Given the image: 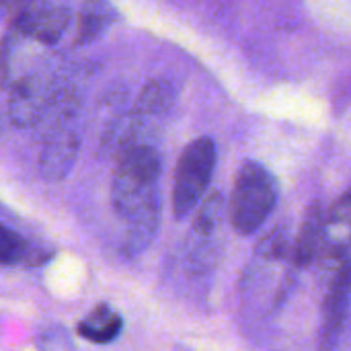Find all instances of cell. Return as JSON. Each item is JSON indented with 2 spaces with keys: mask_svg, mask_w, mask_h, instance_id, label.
<instances>
[{
  "mask_svg": "<svg viewBox=\"0 0 351 351\" xmlns=\"http://www.w3.org/2000/svg\"><path fill=\"white\" fill-rule=\"evenodd\" d=\"M276 204L278 185L271 173L257 160L243 162L234 179V189L228 208L232 228L243 237L257 232L271 216Z\"/></svg>",
  "mask_w": 351,
  "mask_h": 351,
  "instance_id": "obj_1",
  "label": "cell"
},
{
  "mask_svg": "<svg viewBox=\"0 0 351 351\" xmlns=\"http://www.w3.org/2000/svg\"><path fill=\"white\" fill-rule=\"evenodd\" d=\"M216 169V144L212 138L202 136L185 146L173 183V212L177 220L191 214L210 187Z\"/></svg>",
  "mask_w": 351,
  "mask_h": 351,
  "instance_id": "obj_2",
  "label": "cell"
},
{
  "mask_svg": "<svg viewBox=\"0 0 351 351\" xmlns=\"http://www.w3.org/2000/svg\"><path fill=\"white\" fill-rule=\"evenodd\" d=\"M70 23V10L62 4H33L27 6L19 19L16 27L43 43H56Z\"/></svg>",
  "mask_w": 351,
  "mask_h": 351,
  "instance_id": "obj_3",
  "label": "cell"
},
{
  "mask_svg": "<svg viewBox=\"0 0 351 351\" xmlns=\"http://www.w3.org/2000/svg\"><path fill=\"white\" fill-rule=\"evenodd\" d=\"M80 138L68 130H56L49 134L47 144L39 158V173L45 181H62L74 167Z\"/></svg>",
  "mask_w": 351,
  "mask_h": 351,
  "instance_id": "obj_4",
  "label": "cell"
},
{
  "mask_svg": "<svg viewBox=\"0 0 351 351\" xmlns=\"http://www.w3.org/2000/svg\"><path fill=\"white\" fill-rule=\"evenodd\" d=\"M323 224H325V214H323V206L319 202H315L304 220H302V228L300 234L296 239L294 245V265L296 269H308L319 253L321 247V237H323Z\"/></svg>",
  "mask_w": 351,
  "mask_h": 351,
  "instance_id": "obj_5",
  "label": "cell"
},
{
  "mask_svg": "<svg viewBox=\"0 0 351 351\" xmlns=\"http://www.w3.org/2000/svg\"><path fill=\"white\" fill-rule=\"evenodd\" d=\"M348 298H350V265L343 267L333 280L331 290L325 302V337L337 339L348 317Z\"/></svg>",
  "mask_w": 351,
  "mask_h": 351,
  "instance_id": "obj_6",
  "label": "cell"
},
{
  "mask_svg": "<svg viewBox=\"0 0 351 351\" xmlns=\"http://www.w3.org/2000/svg\"><path fill=\"white\" fill-rule=\"evenodd\" d=\"M121 325H123L121 317L113 308H109L107 304H101L86 319H82L78 323L76 331L82 339L103 346V343L113 341L119 335Z\"/></svg>",
  "mask_w": 351,
  "mask_h": 351,
  "instance_id": "obj_7",
  "label": "cell"
},
{
  "mask_svg": "<svg viewBox=\"0 0 351 351\" xmlns=\"http://www.w3.org/2000/svg\"><path fill=\"white\" fill-rule=\"evenodd\" d=\"M39 82L29 78V80H23L16 90L12 93L10 97V115L14 119L16 125H33L37 123L39 115H41V109L45 105V99L47 95H41L39 90Z\"/></svg>",
  "mask_w": 351,
  "mask_h": 351,
  "instance_id": "obj_8",
  "label": "cell"
},
{
  "mask_svg": "<svg viewBox=\"0 0 351 351\" xmlns=\"http://www.w3.org/2000/svg\"><path fill=\"white\" fill-rule=\"evenodd\" d=\"M39 253L19 232L0 224V265H37L43 261Z\"/></svg>",
  "mask_w": 351,
  "mask_h": 351,
  "instance_id": "obj_9",
  "label": "cell"
},
{
  "mask_svg": "<svg viewBox=\"0 0 351 351\" xmlns=\"http://www.w3.org/2000/svg\"><path fill=\"white\" fill-rule=\"evenodd\" d=\"M173 107V90L167 82L162 80H154V82H148L134 107V111L144 117V119H150V117H160L165 113H169V109Z\"/></svg>",
  "mask_w": 351,
  "mask_h": 351,
  "instance_id": "obj_10",
  "label": "cell"
},
{
  "mask_svg": "<svg viewBox=\"0 0 351 351\" xmlns=\"http://www.w3.org/2000/svg\"><path fill=\"white\" fill-rule=\"evenodd\" d=\"M109 4L107 0H86L78 25V43H88L99 37L109 25Z\"/></svg>",
  "mask_w": 351,
  "mask_h": 351,
  "instance_id": "obj_11",
  "label": "cell"
},
{
  "mask_svg": "<svg viewBox=\"0 0 351 351\" xmlns=\"http://www.w3.org/2000/svg\"><path fill=\"white\" fill-rule=\"evenodd\" d=\"M224 204L226 202H224L222 193H212L204 202V206L197 212L195 222H193V234L195 237L208 239L218 230V226L222 222V216H224Z\"/></svg>",
  "mask_w": 351,
  "mask_h": 351,
  "instance_id": "obj_12",
  "label": "cell"
}]
</instances>
